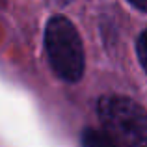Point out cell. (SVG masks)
Wrapping results in <instances>:
<instances>
[{
	"label": "cell",
	"mask_w": 147,
	"mask_h": 147,
	"mask_svg": "<svg viewBox=\"0 0 147 147\" xmlns=\"http://www.w3.org/2000/svg\"><path fill=\"white\" fill-rule=\"evenodd\" d=\"M97 115L114 147H147V114L136 100L123 95H104Z\"/></svg>",
	"instance_id": "6da1fadb"
},
{
	"label": "cell",
	"mask_w": 147,
	"mask_h": 147,
	"mask_svg": "<svg viewBox=\"0 0 147 147\" xmlns=\"http://www.w3.org/2000/svg\"><path fill=\"white\" fill-rule=\"evenodd\" d=\"M45 50L54 75L63 82H78L84 75L86 56L76 26L63 15H54L45 26Z\"/></svg>",
	"instance_id": "7a4b0ae2"
},
{
	"label": "cell",
	"mask_w": 147,
	"mask_h": 147,
	"mask_svg": "<svg viewBox=\"0 0 147 147\" xmlns=\"http://www.w3.org/2000/svg\"><path fill=\"white\" fill-rule=\"evenodd\" d=\"M82 147H114V144L104 134V130L86 129L82 132Z\"/></svg>",
	"instance_id": "3957f363"
},
{
	"label": "cell",
	"mask_w": 147,
	"mask_h": 147,
	"mask_svg": "<svg viewBox=\"0 0 147 147\" xmlns=\"http://www.w3.org/2000/svg\"><path fill=\"white\" fill-rule=\"evenodd\" d=\"M136 54H138V61H140L142 69L147 73V30L140 34L136 41Z\"/></svg>",
	"instance_id": "277c9868"
},
{
	"label": "cell",
	"mask_w": 147,
	"mask_h": 147,
	"mask_svg": "<svg viewBox=\"0 0 147 147\" xmlns=\"http://www.w3.org/2000/svg\"><path fill=\"white\" fill-rule=\"evenodd\" d=\"M134 7H138L140 11H145L147 13V0H129Z\"/></svg>",
	"instance_id": "5b68a950"
}]
</instances>
